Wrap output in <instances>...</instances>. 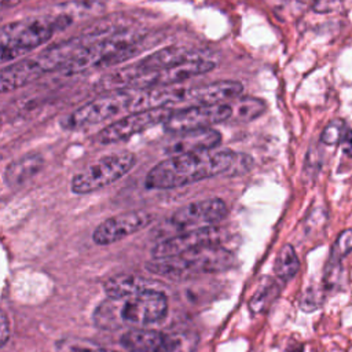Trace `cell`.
Wrapping results in <instances>:
<instances>
[{"instance_id": "6da1fadb", "label": "cell", "mask_w": 352, "mask_h": 352, "mask_svg": "<svg viewBox=\"0 0 352 352\" xmlns=\"http://www.w3.org/2000/svg\"><path fill=\"white\" fill-rule=\"evenodd\" d=\"M252 158L228 148H213L199 153L169 155L155 164L146 175L144 186L150 190H170L210 179L239 164H250Z\"/></svg>"}, {"instance_id": "7a4b0ae2", "label": "cell", "mask_w": 352, "mask_h": 352, "mask_svg": "<svg viewBox=\"0 0 352 352\" xmlns=\"http://www.w3.org/2000/svg\"><path fill=\"white\" fill-rule=\"evenodd\" d=\"M166 314L168 297L165 293L147 287L124 298L106 297L94 312V323L102 330L138 329L160 322Z\"/></svg>"}, {"instance_id": "3957f363", "label": "cell", "mask_w": 352, "mask_h": 352, "mask_svg": "<svg viewBox=\"0 0 352 352\" xmlns=\"http://www.w3.org/2000/svg\"><path fill=\"white\" fill-rule=\"evenodd\" d=\"M235 263L234 254L221 245L199 248L180 256L154 258L146 264V270L168 279H190L198 275H209L230 270Z\"/></svg>"}, {"instance_id": "277c9868", "label": "cell", "mask_w": 352, "mask_h": 352, "mask_svg": "<svg viewBox=\"0 0 352 352\" xmlns=\"http://www.w3.org/2000/svg\"><path fill=\"white\" fill-rule=\"evenodd\" d=\"M143 37L135 32H118L104 38L94 40L85 44L62 69L66 76L82 73L91 69L114 66L128 60L140 52V40Z\"/></svg>"}, {"instance_id": "5b68a950", "label": "cell", "mask_w": 352, "mask_h": 352, "mask_svg": "<svg viewBox=\"0 0 352 352\" xmlns=\"http://www.w3.org/2000/svg\"><path fill=\"white\" fill-rule=\"evenodd\" d=\"M138 89H117L102 92L92 100L73 110L60 120L63 129H81L110 120L125 111H133Z\"/></svg>"}, {"instance_id": "8992f818", "label": "cell", "mask_w": 352, "mask_h": 352, "mask_svg": "<svg viewBox=\"0 0 352 352\" xmlns=\"http://www.w3.org/2000/svg\"><path fill=\"white\" fill-rule=\"evenodd\" d=\"M136 155L131 151H117L103 155L72 177L70 190L77 195L102 190L129 173L136 165Z\"/></svg>"}, {"instance_id": "52a82bcc", "label": "cell", "mask_w": 352, "mask_h": 352, "mask_svg": "<svg viewBox=\"0 0 352 352\" xmlns=\"http://www.w3.org/2000/svg\"><path fill=\"white\" fill-rule=\"evenodd\" d=\"M50 18H29L10 22L1 28V60H15L21 55L43 45L55 32Z\"/></svg>"}, {"instance_id": "ba28073f", "label": "cell", "mask_w": 352, "mask_h": 352, "mask_svg": "<svg viewBox=\"0 0 352 352\" xmlns=\"http://www.w3.org/2000/svg\"><path fill=\"white\" fill-rule=\"evenodd\" d=\"M173 113L175 110L172 107H155L132 111L102 128L96 135V140L102 144H113L128 140L143 131L160 124H165Z\"/></svg>"}, {"instance_id": "9c48e42d", "label": "cell", "mask_w": 352, "mask_h": 352, "mask_svg": "<svg viewBox=\"0 0 352 352\" xmlns=\"http://www.w3.org/2000/svg\"><path fill=\"white\" fill-rule=\"evenodd\" d=\"M232 107L226 104H197L175 110L170 118L164 124V131L177 135L188 131L212 128V125L230 121Z\"/></svg>"}, {"instance_id": "30bf717a", "label": "cell", "mask_w": 352, "mask_h": 352, "mask_svg": "<svg viewBox=\"0 0 352 352\" xmlns=\"http://www.w3.org/2000/svg\"><path fill=\"white\" fill-rule=\"evenodd\" d=\"M228 213L227 204L217 197L190 202L175 210L168 223L179 231H190L204 227H212L221 221Z\"/></svg>"}, {"instance_id": "8fae6325", "label": "cell", "mask_w": 352, "mask_h": 352, "mask_svg": "<svg viewBox=\"0 0 352 352\" xmlns=\"http://www.w3.org/2000/svg\"><path fill=\"white\" fill-rule=\"evenodd\" d=\"M216 67L214 60L195 56L190 59L180 60L169 67H165L160 72L150 73L146 76H142L135 81L132 88L129 89H146V88H153V87H169V85H180L182 82L209 73Z\"/></svg>"}, {"instance_id": "7c38bea8", "label": "cell", "mask_w": 352, "mask_h": 352, "mask_svg": "<svg viewBox=\"0 0 352 352\" xmlns=\"http://www.w3.org/2000/svg\"><path fill=\"white\" fill-rule=\"evenodd\" d=\"M223 239L224 231L216 226L183 231L182 234H176L160 241L151 249V256L153 258L175 257L199 248L220 245Z\"/></svg>"}, {"instance_id": "4fadbf2b", "label": "cell", "mask_w": 352, "mask_h": 352, "mask_svg": "<svg viewBox=\"0 0 352 352\" xmlns=\"http://www.w3.org/2000/svg\"><path fill=\"white\" fill-rule=\"evenodd\" d=\"M153 219V213L143 209L114 214L96 226L92 232V241L100 246L116 243L146 228L151 224Z\"/></svg>"}, {"instance_id": "5bb4252c", "label": "cell", "mask_w": 352, "mask_h": 352, "mask_svg": "<svg viewBox=\"0 0 352 352\" xmlns=\"http://www.w3.org/2000/svg\"><path fill=\"white\" fill-rule=\"evenodd\" d=\"M243 84L235 80H220L202 85L187 87L183 103L197 104H226L242 96Z\"/></svg>"}, {"instance_id": "9a60e30c", "label": "cell", "mask_w": 352, "mask_h": 352, "mask_svg": "<svg viewBox=\"0 0 352 352\" xmlns=\"http://www.w3.org/2000/svg\"><path fill=\"white\" fill-rule=\"evenodd\" d=\"M126 352H175L179 346L176 337L153 329H129L120 338Z\"/></svg>"}, {"instance_id": "2e32d148", "label": "cell", "mask_w": 352, "mask_h": 352, "mask_svg": "<svg viewBox=\"0 0 352 352\" xmlns=\"http://www.w3.org/2000/svg\"><path fill=\"white\" fill-rule=\"evenodd\" d=\"M221 142V135L214 128H204L172 135V139L165 144L164 151L169 155L199 153L217 148Z\"/></svg>"}, {"instance_id": "e0dca14e", "label": "cell", "mask_w": 352, "mask_h": 352, "mask_svg": "<svg viewBox=\"0 0 352 352\" xmlns=\"http://www.w3.org/2000/svg\"><path fill=\"white\" fill-rule=\"evenodd\" d=\"M45 70L40 65V62L33 59H22L1 69L0 73V91L3 94L15 91L21 87H25L34 80L40 78Z\"/></svg>"}, {"instance_id": "ac0fdd59", "label": "cell", "mask_w": 352, "mask_h": 352, "mask_svg": "<svg viewBox=\"0 0 352 352\" xmlns=\"http://www.w3.org/2000/svg\"><path fill=\"white\" fill-rule=\"evenodd\" d=\"M44 165V158L38 153H28L11 161L3 173L7 186H19L36 176Z\"/></svg>"}, {"instance_id": "d6986e66", "label": "cell", "mask_w": 352, "mask_h": 352, "mask_svg": "<svg viewBox=\"0 0 352 352\" xmlns=\"http://www.w3.org/2000/svg\"><path fill=\"white\" fill-rule=\"evenodd\" d=\"M147 287H151L148 286L147 279L138 275L122 274V275H116L107 279L103 289H104L106 297L109 298H124V297L136 294Z\"/></svg>"}, {"instance_id": "ffe728a7", "label": "cell", "mask_w": 352, "mask_h": 352, "mask_svg": "<svg viewBox=\"0 0 352 352\" xmlns=\"http://www.w3.org/2000/svg\"><path fill=\"white\" fill-rule=\"evenodd\" d=\"M300 270V260L294 248L290 243H286L278 252L274 264L275 276L283 282H287L296 276Z\"/></svg>"}, {"instance_id": "44dd1931", "label": "cell", "mask_w": 352, "mask_h": 352, "mask_svg": "<svg viewBox=\"0 0 352 352\" xmlns=\"http://www.w3.org/2000/svg\"><path fill=\"white\" fill-rule=\"evenodd\" d=\"M232 107V116L230 121L248 122L257 118L265 110V103L261 99L253 96H239L230 102Z\"/></svg>"}, {"instance_id": "7402d4cb", "label": "cell", "mask_w": 352, "mask_h": 352, "mask_svg": "<svg viewBox=\"0 0 352 352\" xmlns=\"http://www.w3.org/2000/svg\"><path fill=\"white\" fill-rule=\"evenodd\" d=\"M352 252V228L344 230L333 243L330 257L326 265V272L333 275H340L341 260Z\"/></svg>"}, {"instance_id": "603a6c76", "label": "cell", "mask_w": 352, "mask_h": 352, "mask_svg": "<svg viewBox=\"0 0 352 352\" xmlns=\"http://www.w3.org/2000/svg\"><path fill=\"white\" fill-rule=\"evenodd\" d=\"M279 293V286L275 280H272L271 278H267L264 280V283L258 287L257 293L250 298L249 301V308L253 314H258L263 309H265V307L268 304H271L276 296Z\"/></svg>"}, {"instance_id": "cb8c5ba5", "label": "cell", "mask_w": 352, "mask_h": 352, "mask_svg": "<svg viewBox=\"0 0 352 352\" xmlns=\"http://www.w3.org/2000/svg\"><path fill=\"white\" fill-rule=\"evenodd\" d=\"M346 135V131H345V122L340 118H336L333 121H330L323 132H322V142L329 144V146H334L337 143H340Z\"/></svg>"}, {"instance_id": "d4e9b609", "label": "cell", "mask_w": 352, "mask_h": 352, "mask_svg": "<svg viewBox=\"0 0 352 352\" xmlns=\"http://www.w3.org/2000/svg\"><path fill=\"white\" fill-rule=\"evenodd\" d=\"M72 352H126L125 349H114L107 346H98V345H77L72 348Z\"/></svg>"}, {"instance_id": "484cf974", "label": "cell", "mask_w": 352, "mask_h": 352, "mask_svg": "<svg viewBox=\"0 0 352 352\" xmlns=\"http://www.w3.org/2000/svg\"><path fill=\"white\" fill-rule=\"evenodd\" d=\"M0 341H1V346L6 345V342L8 341L10 337V322L7 318V314L3 311L1 314V322H0Z\"/></svg>"}, {"instance_id": "4316f807", "label": "cell", "mask_w": 352, "mask_h": 352, "mask_svg": "<svg viewBox=\"0 0 352 352\" xmlns=\"http://www.w3.org/2000/svg\"><path fill=\"white\" fill-rule=\"evenodd\" d=\"M344 153L352 158V129L348 131L344 138Z\"/></svg>"}, {"instance_id": "83f0119b", "label": "cell", "mask_w": 352, "mask_h": 352, "mask_svg": "<svg viewBox=\"0 0 352 352\" xmlns=\"http://www.w3.org/2000/svg\"><path fill=\"white\" fill-rule=\"evenodd\" d=\"M267 1H270V3H272V1H280V0H267Z\"/></svg>"}]
</instances>
